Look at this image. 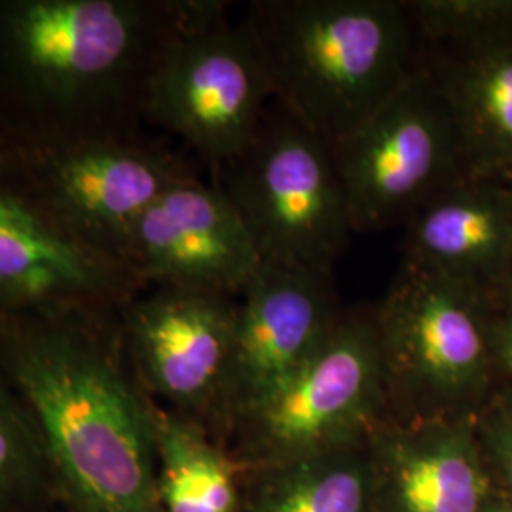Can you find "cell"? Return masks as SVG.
<instances>
[{
    "label": "cell",
    "instance_id": "obj_1",
    "mask_svg": "<svg viewBox=\"0 0 512 512\" xmlns=\"http://www.w3.org/2000/svg\"><path fill=\"white\" fill-rule=\"evenodd\" d=\"M110 310L0 313V366L37 423L57 494L74 512H162L152 401Z\"/></svg>",
    "mask_w": 512,
    "mask_h": 512
},
{
    "label": "cell",
    "instance_id": "obj_2",
    "mask_svg": "<svg viewBox=\"0 0 512 512\" xmlns=\"http://www.w3.org/2000/svg\"><path fill=\"white\" fill-rule=\"evenodd\" d=\"M247 23L285 112L332 148L418 67L404 2H264Z\"/></svg>",
    "mask_w": 512,
    "mask_h": 512
},
{
    "label": "cell",
    "instance_id": "obj_3",
    "mask_svg": "<svg viewBox=\"0 0 512 512\" xmlns=\"http://www.w3.org/2000/svg\"><path fill=\"white\" fill-rule=\"evenodd\" d=\"M175 16L177 4L141 0H6L0 67L38 109L88 114L143 86Z\"/></svg>",
    "mask_w": 512,
    "mask_h": 512
},
{
    "label": "cell",
    "instance_id": "obj_4",
    "mask_svg": "<svg viewBox=\"0 0 512 512\" xmlns=\"http://www.w3.org/2000/svg\"><path fill=\"white\" fill-rule=\"evenodd\" d=\"M219 14L211 2L177 4L139 95L154 124L226 167L255 141L274 92L249 23Z\"/></svg>",
    "mask_w": 512,
    "mask_h": 512
},
{
    "label": "cell",
    "instance_id": "obj_5",
    "mask_svg": "<svg viewBox=\"0 0 512 512\" xmlns=\"http://www.w3.org/2000/svg\"><path fill=\"white\" fill-rule=\"evenodd\" d=\"M391 420L374 311L342 310L323 346L222 444L241 469L306 458L370 439Z\"/></svg>",
    "mask_w": 512,
    "mask_h": 512
},
{
    "label": "cell",
    "instance_id": "obj_6",
    "mask_svg": "<svg viewBox=\"0 0 512 512\" xmlns=\"http://www.w3.org/2000/svg\"><path fill=\"white\" fill-rule=\"evenodd\" d=\"M476 294L404 262L372 310L391 420L475 416L492 357Z\"/></svg>",
    "mask_w": 512,
    "mask_h": 512
},
{
    "label": "cell",
    "instance_id": "obj_7",
    "mask_svg": "<svg viewBox=\"0 0 512 512\" xmlns=\"http://www.w3.org/2000/svg\"><path fill=\"white\" fill-rule=\"evenodd\" d=\"M220 186L264 264L332 275L355 234L334 150L287 112L264 122Z\"/></svg>",
    "mask_w": 512,
    "mask_h": 512
},
{
    "label": "cell",
    "instance_id": "obj_8",
    "mask_svg": "<svg viewBox=\"0 0 512 512\" xmlns=\"http://www.w3.org/2000/svg\"><path fill=\"white\" fill-rule=\"evenodd\" d=\"M334 150L355 234L408 222L458 181V133L429 67H416Z\"/></svg>",
    "mask_w": 512,
    "mask_h": 512
},
{
    "label": "cell",
    "instance_id": "obj_9",
    "mask_svg": "<svg viewBox=\"0 0 512 512\" xmlns=\"http://www.w3.org/2000/svg\"><path fill=\"white\" fill-rule=\"evenodd\" d=\"M238 298L154 287L145 296H131L120 308L124 349L145 395L219 440Z\"/></svg>",
    "mask_w": 512,
    "mask_h": 512
},
{
    "label": "cell",
    "instance_id": "obj_10",
    "mask_svg": "<svg viewBox=\"0 0 512 512\" xmlns=\"http://www.w3.org/2000/svg\"><path fill=\"white\" fill-rule=\"evenodd\" d=\"M188 173L165 152L74 135L27 150L21 177L27 179L25 190L74 238L120 264L131 228Z\"/></svg>",
    "mask_w": 512,
    "mask_h": 512
},
{
    "label": "cell",
    "instance_id": "obj_11",
    "mask_svg": "<svg viewBox=\"0 0 512 512\" xmlns=\"http://www.w3.org/2000/svg\"><path fill=\"white\" fill-rule=\"evenodd\" d=\"M120 264L137 285L238 298L264 262L226 192L188 173L131 228Z\"/></svg>",
    "mask_w": 512,
    "mask_h": 512
},
{
    "label": "cell",
    "instance_id": "obj_12",
    "mask_svg": "<svg viewBox=\"0 0 512 512\" xmlns=\"http://www.w3.org/2000/svg\"><path fill=\"white\" fill-rule=\"evenodd\" d=\"M340 315L332 275L262 264L238 298L220 442L310 361Z\"/></svg>",
    "mask_w": 512,
    "mask_h": 512
},
{
    "label": "cell",
    "instance_id": "obj_13",
    "mask_svg": "<svg viewBox=\"0 0 512 512\" xmlns=\"http://www.w3.org/2000/svg\"><path fill=\"white\" fill-rule=\"evenodd\" d=\"M137 283L27 192L0 181V313L107 306L120 308Z\"/></svg>",
    "mask_w": 512,
    "mask_h": 512
},
{
    "label": "cell",
    "instance_id": "obj_14",
    "mask_svg": "<svg viewBox=\"0 0 512 512\" xmlns=\"http://www.w3.org/2000/svg\"><path fill=\"white\" fill-rule=\"evenodd\" d=\"M370 456L374 512H482L494 497L475 416L384 421Z\"/></svg>",
    "mask_w": 512,
    "mask_h": 512
},
{
    "label": "cell",
    "instance_id": "obj_15",
    "mask_svg": "<svg viewBox=\"0 0 512 512\" xmlns=\"http://www.w3.org/2000/svg\"><path fill=\"white\" fill-rule=\"evenodd\" d=\"M406 260L478 293L512 260V198L488 184L444 186L406 222Z\"/></svg>",
    "mask_w": 512,
    "mask_h": 512
},
{
    "label": "cell",
    "instance_id": "obj_16",
    "mask_svg": "<svg viewBox=\"0 0 512 512\" xmlns=\"http://www.w3.org/2000/svg\"><path fill=\"white\" fill-rule=\"evenodd\" d=\"M452 114L463 162L512 164V37L465 48L444 71L429 69Z\"/></svg>",
    "mask_w": 512,
    "mask_h": 512
},
{
    "label": "cell",
    "instance_id": "obj_17",
    "mask_svg": "<svg viewBox=\"0 0 512 512\" xmlns=\"http://www.w3.org/2000/svg\"><path fill=\"white\" fill-rule=\"evenodd\" d=\"M238 512H374L370 439L243 469Z\"/></svg>",
    "mask_w": 512,
    "mask_h": 512
},
{
    "label": "cell",
    "instance_id": "obj_18",
    "mask_svg": "<svg viewBox=\"0 0 512 512\" xmlns=\"http://www.w3.org/2000/svg\"><path fill=\"white\" fill-rule=\"evenodd\" d=\"M162 512H238L243 469L209 431L152 403Z\"/></svg>",
    "mask_w": 512,
    "mask_h": 512
},
{
    "label": "cell",
    "instance_id": "obj_19",
    "mask_svg": "<svg viewBox=\"0 0 512 512\" xmlns=\"http://www.w3.org/2000/svg\"><path fill=\"white\" fill-rule=\"evenodd\" d=\"M57 497L37 423L0 366V512H35Z\"/></svg>",
    "mask_w": 512,
    "mask_h": 512
},
{
    "label": "cell",
    "instance_id": "obj_20",
    "mask_svg": "<svg viewBox=\"0 0 512 512\" xmlns=\"http://www.w3.org/2000/svg\"><path fill=\"white\" fill-rule=\"evenodd\" d=\"M414 29L431 42H452L473 48L497 38L509 37L512 4L456 2V0H416L404 2Z\"/></svg>",
    "mask_w": 512,
    "mask_h": 512
},
{
    "label": "cell",
    "instance_id": "obj_21",
    "mask_svg": "<svg viewBox=\"0 0 512 512\" xmlns=\"http://www.w3.org/2000/svg\"><path fill=\"white\" fill-rule=\"evenodd\" d=\"M476 440L488 473L507 486L512 495V399L505 401L482 427H476Z\"/></svg>",
    "mask_w": 512,
    "mask_h": 512
},
{
    "label": "cell",
    "instance_id": "obj_22",
    "mask_svg": "<svg viewBox=\"0 0 512 512\" xmlns=\"http://www.w3.org/2000/svg\"><path fill=\"white\" fill-rule=\"evenodd\" d=\"M27 162V150L16 145L0 131V181L18 179L23 175Z\"/></svg>",
    "mask_w": 512,
    "mask_h": 512
},
{
    "label": "cell",
    "instance_id": "obj_23",
    "mask_svg": "<svg viewBox=\"0 0 512 512\" xmlns=\"http://www.w3.org/2000/svg\"><path fill=\"white\" fill-rule=\"evenodd\" d=\"M492 357L512 374V317L490 327Z\"/></svg>",
    "mask_w": 512,
    "mask_h": 512
},
{
    "label": "cell",
    "instance_id": "obj_24",
    "mask_svg": "<svg viewBox=\"0 0 512 512\" xmlns=\"http://www.w3.org/2000/svg\"><path fill=\"white\" fill-rule=\"evenodd\" d=\"M35 512H74V509L69 507L61 497H57L50 505H46V507H42V509Z\"/></svg>",
    "mask_w": 512,
    "mask_h": 512
},
{
    "label": "cell",
    "instance_id": "obj_25",
    "mask_svg": "<svg viewBox=\"0 0 512 512\" xmlns=\"http://www.w3.org/2000/svg\"><path fill=\"white\" fill-rule=\"evenodd\" d=\"M482 512H512V505L503 503V501H497L495 497H492L490 503L486 505V509Z\"/></svg>",
    "mask_w": 512,
    "mask_h": 512
}]
</instances>
